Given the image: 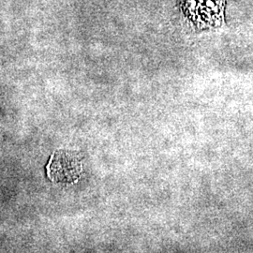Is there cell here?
Listing matches in <instances>:
<instances>
[{
  "label": "cell",
  "mask_w": 253,
  "mask_h": 253,
  "mask_svg": "<svg viewBox=\"0 0 253 253\" xmlns=\"http://www.w3.org/2000/svg\"><path fill=\"white\" fill-rule=\"evenodd\" d=\"M83 171L79 154L69 150L55 151L47 166L48 177L54 182L72 184L80 178Z\"/></svg>",
  "instance_id": "cell-1"
},
{
  "label": "cell",
  "mask_w": 253,
  "mask_h": 253,
  "mask_svg": "<svg viewBox=\"0 0 253 253\" xmlns=\"http://www.w3.org/2000/svg\"><path fill=\"white\" fill-rule=\"evenodd\" d=\"M187 13L202 27L220 24L224 9V0H187Z\"/></svg>",
  "instance_id": "cell-2"
}]
</instances>
